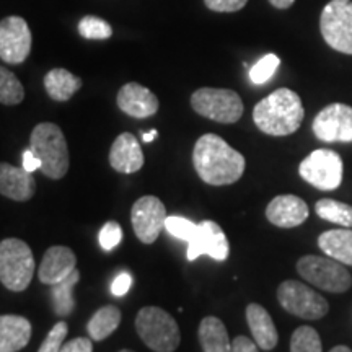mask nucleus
<instances>
[{"instance_id": "f257e3e1", "label": "nucleus", "mask_w": 352, "mask_h": 352, "mask_svg": "<svg viewBox=\"0 0 352 352\" xmlns=\"http://www.w3.org/2000/svg\"><path fill=\"white\" fill-rule=\"evenodd\" d=\"M192 165L199 178L210 186H227L243 176L246 160L217 134H204L192 151Z\"/></svg>"}, {"instance_id": "f03ea898", "label": "nucleus", "mask_w": 352, "mask_h": 352, "mask_svg": "<svg viewBox=\"0 0 352 352\" xmlns=\"http://www.w3.org/2000/svg\"><path fill=\"white\" fill-rule=\"evenodd\" d=\"M303 116L305 109L300 96L289 88H277L253 109V121L258 129L274 138L290 135L298 131Z\"/></svg>"}, {"instance_id": "7ed1b4c3", "label": "nucleus", "mask_w": 352, "mask_h": 352, "mask_svg": "<svg viewBox=\"0 0 352 352\" xmlns=\"http://www.w3.org/2000/svg\"><path fill=\"white\" fill-rule=\"evenodd\" d=\"M30 151L41 162V173L50 179H63L69 171L70 157L64 132L54 122H39L30 135Z\"/></svg>"}, {"instance_id": "20e7f679", "label": "nucleus", "mask_w": 352, "mask_h": 352, "mask_svg": "<svg viewBox=\"0 0 352 352\" xmlns=\"http://www.w3.org/2000/svg\"><path fill=\"white\" fill-rule=\"evenodd\" d=\"M135 329L148 349L175 352L182 342L176 320L160 307H144L135 316Z\"/></svg>"}, {"instance_id": "39448f33", "label": "nucleus", "mask_w": 352, "mask_h": 352, "mask_svg": "<svg viewBox=\"0 0 352 352\" xmlns=\"http://www.w3.org/2000/svg\"><path fill=\"white\" fill-rule=\"evenodd\" d=\"M34 256L28 243L20 239L0 241V283L12 292H23L32 284Z\"/></svg>"}, {"instance_id": "423d86ee", "label": "nucleus", "mask_w": 352, "mask_h": 352, "mask_svg": "<svg viewBox=\"0 0 352 352\" xmlns=\"http://www.w3.org/2000/svg\"><path fill=\"white\" fill-rule=\"evenodd\" d=\"M191 107L199 116L220 124L240 121L245 111L240 95L227 88H199L191 95Z\"/></svg>"}, {"instance_id": "0eeeda50", "label": "nucleus", "mask_w": 352, "mask_h": 352, "mask_svg": "<svg viewBox=\"0 0 352 352\" xmlns=\"http://www.w3.org/2000/svg\"><path fill=\"white\" fill-rule=\"evenodd\" d=\"M297 272L300 277L324 292L344 294L351 289L352 276L342 263L333 258L307 254L297 261Z\"/></svg>"}, {"instance_id": "6e6552de", "label": "nucleus", "mask_w": 352, "mask_h": 352, "mask_svg": "<svg viewBox=\"0 0 352 352\" xmlns=\"http://www.w3.org/2000/svg\"><path fill=\"white\" fill-rule=\"evenodd\" d=\"M320 32L329 47L352 56V0H329L321 12Z\"/></svg>"}, {"instance_id": "1a4fd4ad", "label": "nucleus", "mask_w": 352, "mask_h": 352, "mask_svg": "<svg viewBox=\"0 0 352 352\" xmlns=\"http://www.w3.org/2000/svg\"><path fill=\"white\" fill-rule=\"evenodd\" d=\"M298 175L320 191H334L342 182V158L329 148H318L303 158Z\"/></svg>"}, {"instance_id": "9d476101", "label": "nucleus", "mask_w": 352, "mask_h": 352, "mask_svg": "<svg viewBox=\"0 0 352 352\" xmlns=\"http://www.w3.org/2000/svg\"><path fill=\"white\" fill-rule=\"evenodd\" d=\"M277 300L285 311L303 320H320L329 311L327 298L298 280H284L277 287Z\"/></svg>"}, {"instance_id": "9b49d317", "label": "nucleus", "mask_w": 352, "mask_h": 352, "mask_svg": "<svg viewBox=\"0 0 352 352\" xmlns=\"http://www.w3.org/2000/svg\"><path fill=\"white\" fill-rule=\"evenodd\" d=\"M32 30L25 19L10 15L0 20V59L6 64L19 65L32 52Z\"/></svg>"}, {"instance_id": "f8f14e48", "label": "nucleus", "mask_w": 352, "mask_h": 352, "mask_svg": "<svg viewBox=\"0 0 352 352\" xmlns=\"http://www.w3.org/2000/svg\"><path fill=\"white\" fill-rule=\"evenodd\" d=\"M165 204L157 196H142L131 209V222L135 236L145 245L155 243L165 228Z\"/></svg>"}, {"instance_id": "ddd939ff", "label": "nucleus", "mask_w": 352, "mask_h": 352, "mask_svg": "<svg viewBox=\"0 0 352 352\" xmlns=\"http://www.w3.org/2000/svg\"><path fill=\"white\" fill-rule=\"evenodd\" d=\"M316 139L323 142H352V107L333 103L316 114L311 124Z\"/></svg>"}, {"instance_id": "4468645a", "label": "nucleus", "mask_w": 352, "mask_h": 352, "mask_svg": "<svg viewBox=\"0 0 352 352\" xmlns=\"http://www.w3.org/2000/svg\"><path fill=\"white\" fill-rule=\"evenodd\" d=\"M230 253V245L222 228L214 220H202L197 223L195 235L188 241V259L195 261L202 254H208L215 261H226Z\"/></svg>"}, {"instance_id": "2eb2a0df", "label": "nucleus", "mask_w": 352, "mask_h": 352, "mask_svg": "<svg viewBox=\"0 0 352 352\" xmlns=\"http://www.w3.org/2000/svg\"><path fill=\"white\" fill-rule=\"evenodd\" d=\"M118 107L127 116L138 118V120H145L157 114L160 103L153 91L140 85L138 82H129L121 90L118 91Z\"/></svg>"}, {"instance_id": "dca6fc26", "label": "nucleus", "mask_w": 352, "mask_h": 352, "mask_svg": "<svg viewBox=\"0 0 352 352\" xmlns=\"http://www.w3.org/2000/svg\"><path fill=\"white\" fill-rule=\"evenodd\" d=\"M307 202L294 195H280L271 199L266 208V217L272 226L279 228H294L302 226L308 219Z\"/></svg>"}, {"instance_id": "f3484780", "label": "nucleus", "mask_w": 352, "mask_h": 352, "mask_svg": "<svg viewBox=\"0 0 352 352\" xmlns=\"http://www.w3.org/2000/svg\"><path fill=\"white\" fill-rule=\"evenodd\" d=\"M77 270V256L67 246H51L39 264L38 277L43 284L54 285Z\"/></svg>"}, {"instance_id": "a211bd4d", "label": "nucleus", "mask_w": 352, "mask_h": 352, "mask_svg": "<svg viewBox=\"0 0 352 352\" xmlns=\"http://www.w3.org/2000/svg\"><path fill=\"white\" fill-rule=\"evenodd\" d=\"M109 165L118 173L131 175L144 166V152L139 140L131 132H122L109 148Z\"/></svg>"}, {"instance_id": "6ab92c4d", "label": "nucleus", "mask_w": 352, "mask_h": 352, "mask_svg": "<svg viewBox=\"0 0 352 352\" xmlns=\"http://www.w3.org/2000/svg\"><path fill=\"white\" fill-rule=\"evenodd\" d=\"M36 192L34 176L23 166L0 164V195L12 201H30Z\"/></svg>"}, {"instance_id": "aec40b11", "label": "nucleus", "mask_w": 352, "mask_h": 352, "mask_svg": "<svg viewBox=\"0 0 352 352\" xmlns=\"http://www.w3.org/2000/svg\"><path fill=\"white\" fill-rule=\"evenodd\" d=\"M246 321H248L250 331L253 334V341L256 342L259 349L272 351L279 342V333H277L274 321H272L270 311L259 305V303H250L246 307Z\"/></svg>"}, {"instance_id": "412c9836", "label": "nucleus", "mask_w": 352, "mask_h": 352, "mask_svg": "<svg viewBox=\"0 0 352 352\" xmlns=\"http://www.w3.org/2000/svg\"><path fill=\"white\" fill-rule=\"evenodd\" d=\"M32 340V323L21 315H0V352H19Z\"/></svg>"}, {"instance_id": "4be33fe9", "label": "nucleus", "mask_w": 352, "mask_h": 352, "mask_svg": "<svg viewBox=\"0 0 352 352\" xmlns=\"http://www.w3.org/2000/svg\"><path fill=\"white\" fill-rule=\"evenodd\" d=\"M197 338L202 352H232V342L226 324L217 316H206L201 320Z\"/></svg>"}, {"instance_id": "5701e85b", "label": "nucleus", "mask_w": 352, "mask_h": 352, "mask_svg": "<svg viewBox=\"0 0 352 352\" xmlns=\"http://www.w3.org/2000/svg\"><path fill=\"white\" fill-rule=\"evenodd\" d=\"M318 246L321 252L329 258L342 264L352 266V230L351 228H334L323 232L318 236Z\"/></svg>"}, {"instance_id": "b1692460", "label": "nucleus", "mask_w": 352, "mask_h": 352, "mask_svg": "<svg viewBox=\"0 0 352 352\" xmlns=\"http://www.w3.org/2000/svg\"><path fill=\"white\" fill-rule=\"evenodd\" d=\"M82 78L65 69H52L44 77V88L54 101H69L82 88Z\"/></svg>"}, {"instance_id": "393cba45", "label": "nucleus", "mask_w": 352, "mask_h": 352, "mask_svg": "<svg viewBox=\"0 0 352 352\" xmlns=\"http://www.w3.org/2000/svg\"><path fill=\"white\" fill-rule=\"evenodd\" d=\"M121 310L116 305H104L96 310L87 324L88 336L94 341H104L120 328Z\"/></svg>"}, {"instance_id": "a878e982", "label": "nucleus", "mask_w": 352, "mask_h": 352, "mask_svg": "<svg viewBox=\"0 0 352 352\" xmlns=\"http://www.w3.org/2000/svg\"><path fill=\"white\" fill-rule=\"evenodd\" d=\"M78 280H80V272L76 270L72 274L65 277L64 280L51 285V302L52 311L57 316H69L76 308V297H74V289Z\"/></svg>"}, {"instance_id": "bb28decb", "label": "nucleus", "mask_w": 352, "mask_h": 352, "mask_svg": "<svg viewBox=\"0 0 352 352\" xmlns=\"http://www.w3.org/2000/svg\"><path fill=\"white\" fill-rule=\"evenodd\" d=\"M315 212L320 219L344 228H352V206L346 202L324 197L315 204Z\"/></svg>"}, {"instance_id": "cd10ccee", "label": "nucleus", "mask_w": 352, "mask_h": 352, "mask_svg": "<svg viewBox=\"0 0 352 352\" xmlns=\"http://www.w3.org/2000/svg\"><path fill=\"white\" fill-rule=\"evenodd\" d=\"M25 100V88L19 77L3 65H0V103L15 107Z\"/></svg>"}, {"instance_id": "c85d7f7f", "label": "nucleus", "mask_w": 352, "mask_h": 352, "mask_svg": "<svg viewBox=\"0 0 352 352\" xmlns=\"http://www.w3.org/2000/svg\"><path fill=\"white\" fill-rule=\"evenodd\" d=\"M290 352H323L318 331L311 327H298L290 338Z\"/></svg>"}, {"instance_id": "c756f323", "label": "nucleus", "mask_w": 352, "mask_h": 352, "mask_svg": "<svg viewBox=\"0 0 352 352\" xmlns=\"http://www.w3.org/2000/svg\"><path fill=\"white\" fill-rule=\"evenodd\" d=\"M78 33L85 39H95V41H103L113 36V28L107 20L98 19V16L87 15L83 16L78 23Z\"/></svg>"}, {"instance_id": "7c9ffc66", "label": "nucleus", "mask_w": 352, "mask_h": 352, "mask_svg": "<svg viewBox=\"0 0 352 352\" xmlns=\"http://www.w3.org/2000/svg\"><path fill=\"white\" fill-rule=\"evenodd\" d=\"M280 65V59L276 54H266L250 69V78L256 85H263L274 76L277 67Z\"/></svg>"}, {"instance_id": "2f4dec72", "label": "nucleus", "mask_w": 352, "mask_h": 352, "mask_svg": "<svg viewBox=\"0 0 352 352\" xmlns=\"http://www.w3.org/2000/svg\"><path fill=\"white\" fill-rule=\"evenodd\" d=\"M197 223L192 222V220L179 217V215H171V217H166L165 220V230L170 233L175 239H179L183 241H189L195 235Z\"/></svg>"}, {"instance_id": "473e14b6", "label": "nucleus", "mask_w": 352, "mask_h": 352, "mask_svg": "<svg viewBox=\"0 0 352 352\" xmlns=\"http://www.w3.org/2000/svg\"><path fill=\"white\" fill-rule=\"evenodd\" d=\"M69 333V324L65 321H57L52 329L44 338L43 344L39 346L38 352H60L64 346L65 336Z\"/></svg>"}, {"instance_id": "72a5a7b5", "label": "nucleus", "mask_w": 352, "mask_h": 352, "mask_svg": "<svg viewBox=\"0 0 352 352\" xmlns=\"http://www.w3.org/2000/svg\"><path fill=\"white\" fill-rule=\"evenodd\" d=\"M121 240H122V228L118 222L109 220V222H107L103 227H101V230L98 233V241H100V246L104 250V252H111V250H114L121 243Z\"/></svg>"}, {"instance_id": "f704fd0d", "label": "nucleus", "mask_w": 352, "mask_h": 352, "mask_svg": "<svg viewBox=\"0 0 352 352\" xmlns=\"http://www.w3.org/2000/svg\"><path fill=\"white\" fill-rule=\"evenodd\" d=\"M204 3L212 12L232 13L241 10L248 3V0H204Z\"/></svg>"}, {"instance_id": "c9c22d12", "label": "nucleus", "mask_w": 352, "mask_h": 352, "mask_svg": "<svg viewBox=\"0 0 352 352\" xmlns=\"http://www.w3.org/2000/svg\"><path fill=\"white\" fill-rule=\"evenodd\" d=\"M94 340L91 338H76V340L64 342L60 352H94Z\"/></svg>"}, {"instance_id": "e433bc0d", "label": "nucleus", "mask_w": 352, "mask_h": 352, "mask_svg": "<svg viewBox=\"0 0 352 352\" xmlns=\"http://www.w3.org/2000/svg\"><path fill=\"white\" fill-rule=\"evenodd\" d=\"M131 285H132V277H131L129 272H121V274L118 276L111 284L113 296H116V297L126 296V294L129 292Z\"/></svg>"}, {"instance_id": "4c0bfd02", "label": "nucleus", "mask_w": 352, "mask_h": 352, "mask_svg": "<svg viewBox=\"0 0 352 352\" xmlns=\"http://www.w3.org/2000/svg\"><path fill=\"white\" fill-rule=\"evenodd\" d=\"M232 352H259L256 342L246 336H236L232 341Z\"/></svg>"}, {"instance_id": "58836bf2", "label": "nucleus", "mask_w": 352, "mask_h": 352, "mask_svg": "<svg viewBox=\"0 0 352 352\" xmlns=\"http://www.w3.org/2000/svg\"><path fill=\"white\" fill-rule=\"evenodd\" d=\"M21 166H23L26 171H30V173H33L34 170L41 168V162H39V158L28 148V151L23 152V160H21Z\"/></svg>"}, {"instance_id": "ea45409f", "label": "nucleus", "mask_w": 352, "mask_h": 352, "mask_svg": "<svg viewBox=\"0 0 352 352\" xmlns=\"http://www.w3.org/2000/svg\"><path fill=\"white\" fill-rule=\"evenodd\" d=\"M294 2H296V0H270V3L272 7L280 8V10H285V8L292 7Z\"/></svg>"}, {"instance_id": "a19ab883", "label": "nucleus", "mask_w": 352, "mask_h": 352, "mask_svg": "<svg viewBox=\"0 0 352 352\" xmlns=\"http://www.w3.org/2000/svg\"><path fill=\"white\" fill-rule=\"evenodd\" d=\"M157 135H158V132L155 129H152V131H148V132H144L142 140H144V142H152V140L157 139Z\"/></svg>"}, {"instance_id": "79ce46f5", "label": "nucleus", "mask_w": 352, "mask_h": 352, "mask_svg": "<svg viewBox=\"0 0 352 352\" xmlns=\"http://www.w3.org/2000/svg\"><path fill=\"white\" fill-rule=\"evenodd\" d=\"M329 352H352V351L347 346H336V347H333Z\"/></svg>"}, {"instance_id": "37998d69", "label": "nucleus", "mask_w": 352, "mask_h": 352, "mask_svg": "<svg viewBox=\"0 0 352 352\" xmlns=\"http://www.w3.org/2000/svg\"><path fill=\"white\" fill-rule=\"evenodd\" d=\"M120 352H134V351H131V349H121Z\"/></svg>"}]
</instances>
